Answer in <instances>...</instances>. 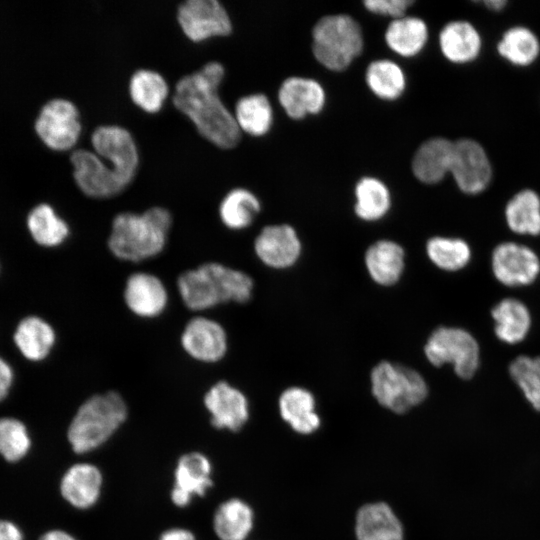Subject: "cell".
Masks as SVG:
<instances>
[{"label":"cell","instance_id":"8","mask_svg":"<svg viewBox=\"0 0 540 540\" xmlns=\"http://www.w3.org/2000/svg\"><path fill=\"white\" fill-rule=\"evenodd\" d=\"M82 124L76 105L63 98L46 102L35 121V131L50 149L66 151L78 141Z\"/></svg>","mask_w":540,"mask_h":540},{"label":"cell","instance_id":"37","mask_svg":"<svg viewBox=\"0 0 540 540\" xmlns=\"http://www.w3.org/2000/svg\"><path fill=\"white\" fill-rule=\"evenodd\" d=\"M429 260L444 271H458L470 261L469 245L460 238L435 236L426 243Z\"/></svg>","mask_w":540,"mask_h":540},{"label":"cell","instance_id":"32","mask_svg":"<svg viewBox=\"0 0 540 540\" xmlns=\"http://www.w3.org/2000/svg\"><path fill=\"white\" fill-rule=\"evenodd\" d=\"M128 90L134 104L149 113L159 111L169 94L165 78L151 69L136 70L129 80Z\"/></svg>","mask_w":540,"mask_h":540},{"label":"cell","instance_id":"16","mask_svg":"<svg viewBox=\"0 0 540 540\" xmlns=\"http://www.w3.org/2000/svg\"><path fill=\"white\" fill-rule=\"evenodd\" d=\"M212 465L202 453L190 452L182 455L174 470V485L171 500L178 507L190 504L194 496H204L213 486Z\"/></svg>","mask_w":540,"mask_h":540},{"label":"cell","instance_id":"22","mask_svg":"<svg viewBox=\"0 0 540 540\" xmlns=\"http://www.w3.org/2000/svg\"><path fill=\"white\" fill-rule=\"evenodd\" d=\"M279 414L292 430L308 435L321 425L312 392L300 386L286 388L278 399Z\"/></svg>","mask_w":540,"mask_h":540},{"label":"cell","instance_id":"43","mask_svg":"<svg viewBox=\"0 0 540 540\" xmlns=\"http://www.w3.org/2000/svg\"><path fill=\"white\" fill-rule=\"evenodd\" d=\"M159 540H195V535L185 528H171L163 532Z\"/></svg>","mask_w":540,"mask_h":540},{"label":"cell","instance_id":"19","mask_svg":"<svg viewBox=\"0 0 540 540\" xmlns=\"http://www.w3.org/2000/svg\"><path fill=\"white\" fill-rule=\"evenodd\" d=\"M124 301L135 315L153 318L165 310L168 293L157 276L146 272H136L131 274L125 283Z\"/></svg>","mask_w":540,"mask_h":540},{"label":"cell","instance_id":"45","mask_svg":"<svg viewBox=\"0 0 540 540\" xmlns=\"http://www.w3.org/2000/svg\"><path fill=\"white\" fill-rule=\"evenodd\" d=\"M39 540H76V539L65 531L51 530L43 534Z\"/></svg>","mask_w":540,"mask_h":540},{"label":"cell","instance_id":"25","mask_svg":"<svg viewBox=\"0 0 540 540\" xmlns=\"http://www.w3.org/2000/svg\"><path fill=\"white\" fill-rule=\"evenodd\" d=\"M384 40L395 54L413 57L419 54L428 40V27L424 20L411 15H403L391 20Z\"/></svg>","mask_w":540,"mask_h":540},{"label":"cell","instance_id":"6","mask_svg":"<svg viewBox=\"0 0 540 540\" xmlns=\"http://www.w3.org/2000/svg\"><path fill=\"white\" fill-rule=\"evenodd\" d=\"M370 383L375 400L396 414L408 412L428 395L427 382L418 371L388 360L372 368Z\"/></svg>","mask_w":540,"mask_h":540},{"label":"cell","instance_id":"34","mask_svg":"<svg viewBox=\"0 0 540 540\" xmlns=\"http://www.w3.org/2000/svg\"><path fill=\"white\" fill-rule=\"evenodd\" d=\"M261 210L257 196L246 188H234L221 200L219 216L229 229L242 230L250 226Z\"/></svg>","mask_w":540,"mask_h":540},{"label":"cell","instance_id":"33","mask_svg":"<svg viewBox=\"0 0 540 540\" xmlns=\"http://www.w3.org/2000/svg\"><path fill=\"white\" fill-rule=\"evenodd\" d=\"M234 116L241 131L251 136H263L273 123L272 105L265 94L242 96L235 104Z\"/></svg>","mask_w":540,"mask_h":540},{"label":"cell","instance_id":"12","mask_svg":"<svg viewBox=\"0 0 540 540\" xmlns=\"http://www.w3.org/2000/svg\"><path fill=\"white\" fill-rule=\"evenodd\" d=\"M254 251L259 260L276 270L294 266L302 253V243L297 231L289 224L265 226L254 241Z\"/></svg>","mask_w":540,"mask_h":540},{"label":"cell","instance_id":"41","mask_svg":"<svg viewBox=\"0 0 540 540\" xmlns=\"http://www.w3.org/2000/svg\"><path fill=\"white\" fill-rule=\"evenodd\" d=\"M413 3L411 0H366L363 5L371 13L391 17L393 20L406 15Z\"/></svg>","mask_w":540,"mask_h":540},{"label":"cell","instance_id":"10","mask_svg":"<svg viewBox=\"0 0 540 540\" xmlns=\"http://www.w3.org/2000/svg\"><path fill=\"white\" fill-rule=\"evenodd\" d=\"M178 24L187 38L199 42L232 31L230 16L218 0H186L176 13Z\"/></svg>","mask_w":540,"mask_h":540},{"label":"cell","instance_id":"17","mask_svg":"<svg viewBox=\"0 0 540 540\" xmlns=\"http://www.w3.org/2000/svg\"><path fill=\"white\" fill-rule=\"evenodd\" d=\"M204 404L217 429L240 430L249 418L246 396L228 382L219 381L204 396Z\"/></svg>","mask_w":540,"mask_h":540},{"label":"cell","instance_id":"2","mask_svg":"<svg viewBox=\"0 0 540 540\" xmlns=\"http://www.w3.org/2000/svg\"><path fill=\"white\" fill-rule=\"evenodd\" d=\"M171 225V213L160 206L141 214L119 213L112 221L109 250L123 261L138 262L155 257L163 251Z\"/></svg>","mask_w":540,"mask_h":540},{"label":"cell","instance_id":"39","mask_svg":"<svg viewBox=\"0 0 540 540\" xmlns=\"http://www.w3.org/2000/svg\"><path fill=\"white\" fill-rule=\"evenodd\" d=\"M509 373L533 408L540 411V356L515 358Z\"/></svg>","mask_w":540,"mask_h":540},{"label":"cell","instance_id":"3","mask_svg":"<svg viewBox=\"0 0 540 540\" xmlns=\"http://www.w3.org/2000/svg\"><path fill=\"white\" fill-rule=\"evenodd\" d=\"M177 287L184 304L201 311L220 303H246L252 297L253 279L243 271L209 262L183 272Z\"/></svg>","mask_w":540,"mask_h":540},{"label":"cell","instance_id":"29","mask_svg":"<svg viewBox=\"0 0 540 540\" xmlns=\"http://www.w3.org/2000/svg\"><path fill=\"white\" fill-rule=\"evenodd\" d=\"M495 334L503 342L516 344L527 335L531 326L529 310L521 301L506 298L492 309Z\"/></svg>","mask_w":540,"mask_h":540},{"label":"cell","instance_id":"4","mask_svg":"<svg viewBox=\"0 0 540 540\" xmlns=\"http://www.w3.org/2000/svg\"><path fill=\"white\" fill-rule=\"evenodd\" d=\"M127 405L114 391L88 398L77 410L67 432L76 453L90 452L105 443L124 423Z\"/></svg>","mask_w":540,"mask_h":540},{"label":"cell","instance_id":"46","mask_svg":"<svg viewBox=\"0 0 540 540\" xmlns=\"http://www.w3.org/2000/svg\"><path fill=\"white\" fill-rule=\"evenodd\" d=\"M485 4L487 5L488 8L499 11L506 5V1L490 0V1H486Z\"/></svg>","mask_w":540,"mask_h":540},{"label":"cell","instance_id":"24","mask_svg":"<svg viewBox=\"0 0 540 540\" xmlns=\"http://www.w3.org/2000/svg\"><path fill=\"white\" fill-rule=\"evenodd\" d=\"M454 142L434 137L424 141L412 158L414 176L422 183L436 184L451 170Z\"/></svg>","mask_w":540,"mask_h":540},{"label":"cell","instance_id":"20","mask_svg":"<svg viewBox=\"0 0 540 540\" xmlns=\"http://www.w3.org/2000/svg\"><path fill=\"white\" fill-rule=\"evenodd\" d=\"M364 262L368 275L376 284L390 287L398 283L403 275L405 250L396 241L377 240L367 248Z\"/></svg>","mask_w":540,"mask_h":540},{"label":"cell","instance_id":"13","mask_svg":"<svg viewBox=\"0 0 540 540\" xmlns=\"http://www.w3.org/2000/svg\"><path fill=\"white\" fill-rule=\"evenodd\" d=\"M496 279L510 287L531 284L540 272V261L529 247L514 242L499 244L492 254Z\"/></svg>","mask_w":540,"mask_h":540},{"label":"cell","instance_id":"30","mask_svg":"<svg viewBox=\"0 0 540 540\" xmlns=\"http://www.w3.org/2000/svg\"><path fill=\"white\" fill-rule=\"evenodd\" d=\"M354 211L366 222L381 220L391 207V194L387 185L372 176L362 177L355 185Z\"/></svg>","mask_w":540,"mask_h":540},{"label":"cell","instance_id":"35","mask_svg":"<svg viewBox=\"0 0 540 540\" xmlns=\"http://www.w3.org/2000/svg\"><path fill=\"white\" fill-rule=\"evenodd\" d=\"M27 227L33 240L44 247H56L69 235L67 223L46 203L35 206L28 214Z\"/></svg>","mask_w":540,"mask_h":540},{"label":"cell","instance_id":"7","mask_svg":"<svg viewBox=\"0 0 540 540\" xmlns=\"http://www.w3.org/2000/svg\"><path fill=\"white\" fill-rule=\"evenodd\" d=\"M426 359L435 367L452 364L456 375L470 379L479 366V346L476 339L458 327L436 328L424 345Z\"/></svg>","mask_w":540,"mask_h":540},{"label":"cell","instance_id":"21","mask_svg":"<svg viewBox=\"0 0 540 540\" xmlns=\"http://www.w3.org/2000/svg\"><path fill=\"white\" fill-rule=\"evenodd\" d=\"M357 540H404V528L392 508L384 502L359 508L355 519Z\"/></svg>","mask_w":540,"mask_h":540},{"label":"cell","instance_id":"31","mask_svg":"<svg viewBox=\"0 0 540 540\" xmlns=\"http://www.w3.org/2000/svg\"><path fill=\"white\" fill-rule=\"evenodd\" d=\"M365 81L370 91L382 100L399 98L406 88V75L402 67L390 59H377L369 63Z\"/></svg>","mask_w":540,"mask_h":540},{"label":"cell","instance_id":"14","mask_svg":"<svg viewBox=\"0 0 540 540\" xmlns=\"http://www.w3.org/2000/svg\"><path fill=\"white\" fill-rule=\"evenodd\" d=\"M450 173L463 192L483 191L491 179V166L481 145L471 139L455 141Z\"/></svg>","mask_w":540,"mask_h":540},{"label":"cell","instance_id":"11","mask_svg":"<svg viewBox=\"0 0 540 540\" xmlns=\"http://www.w3.org/2000/svg\"><path fill=\"white\" fill-rule=\"evenodd\" d=\"M70 162L77 186L89 197H112L125 189L112 167L95 152L77 149L70 155Z\"/></svg>","mask_w":540,"mask_h":540},{"label":"cell","instance_id":"36","mask_svg":"<svg viewBox=\"0 0 540 540\" xmlns=\"http://www.w3.org/2000/svg\"><path fill=\"white\" fill-rule=\"evenodd\" d=\"M505 217L509 228L518 234H540V198L532 190H522L507 204Z\"/></svg>","mask_w":540,"mask_h":540},{"label":"cell","instance_id":"42","mask_svg":"<svg viewBox=\"0 0 540 540\" xmlns=\"http://www.w3.org/2000/svg\"><path fill=\"white\" fill-rule=\"evenodd\" d=\"M13 382V371L10 365L0 357V401L9 393Z\"/></svg>","mask_w":540,"mask_h":540},{"label":"cell","instance_id":"15","mask_svg":"<svg viewBox=\"0 0 540 540\" xmlns=\"http://www.w3.org/2000/svg\"><path fill=\"white\" fill-rule=\"evenodd\" d=\"M181 345L193 359L213 363L221 360L227 352V334L217 321L197 316L184 327Z\"/></svg>","mask_w":540,"mask_h":540},{"label":"cell","instance_id":"40","mask_svg":"<svg viewBox=\"0 0 540 540\" xmlns=\"http://www.w3.org/2000/svg\"><path fill=\"white\" fill-rule=\"evenodd\" d=\"M30 448L25 425L14 418L0 419V454L10 462L18 461Z\"/></svg>","mask_w":540,"mask_h":540},{"label":"cell","instance_id":"1","mask_svg":"<svg viewBox=\"0 0 540 540\" xmlns=\"http://www.w3.org/2000/svg\"><path fill=\"white\" fill-rule=\"evenodd\" d=\"M224 74L220 62L206 63L177 81L172 102L191 120L202 137L219 148L230 149L240 142L241 130L234 113L218 94Z\"/></svg>","mask_w":540,"mask_h":540},{"label":"cell","instance_id":"38","mask_svg":"<svg viewBox=\"0 0 540 540\" xmlns=\"http://www.w3.org/2000/svg\"><path fill=\"white\" fill-rule=\"evenodd\" d=\"M498 52L515 65H529L539 54L537 37L529 29L514 27L506 31L498 44Z\"/></svg>","mask_w":540,"mask_h":540},{"label":"cell","instance_id":"44","mask_svg":"<svg viewBox=\"0 0 540 540\" xmlns=\"http://www.w3.org/2000/svg\"><path fill=\"white\" fill-rule=\"evenodd\" d=\"M0 540H22V534L13 523L0 520Z\"/></svg>","mask_w":540,"mask_h":540},{"label":"cell","instance_id":"26","mask_svg":"<svg viewBox=\"0 0 540 540\" xmlns=\"http://www.w3.org/2000/svg\"><path fill=\"white\" fill-rule=\"evenodd\" d=\"M55 338L52 326L37 316L23 318L13 335L14 343L21 354L31 361L45 359L54 346Z\"/></svg>","mask_w":540,"mask_h":540},{"label":"cell","instance_id":"28","mask_svg":"<svg viewBox=\"0 0 540 540\" xmlns=\"http://www.w3.org/2000/svg\"><path fill=\"white\" fill-rule=\"evenodd\" d=\"M253 524L252 508L238 498L221 503L213 516V529L220 540H245Z\"/></svg>","mask_w":540,"mask_h":540},{"label":"cell","instance_id":"9","mask_svg":"<svg viewBox=\"0 0 540 540\" xmlns=\"http://www.w3.org/2000/svg\"><path fill=\"white\" fill-rule=\"evenodd\" d=\"M91 142L95 153L110 161L114 173L126 188L139 165L138 148L130 131L118 125H102L93 131Z\"/></svg>","mask_w":540,"mask_h":540},{"label":"cell","instance_id":"5","mask_svg":"<svg viewBox=\"0 0 540 540\" xmlns=\"http://www.w3.org/2000/svg\"><path fill=\"white\" fill-rule=\"evenodd\" d=\"M363 47L361 26L350 15L323 16L312 29L313 55L331 71L345 70L361 54Z\"/></svg>","mask_w":540,"mask_h":540},{"label":"cell","instance_id":"23","mask_svg":"<svg viewBox=\"0 0 540 540\" xmlns=\"http://www.w3.org/2000/svg\"><path fill=\"white\" fill-rule=\"evenodd\" d=\"M102 483V474L95 465L77 463L63 475L60 491L69 504L78 509H87L98 501Z\"/></svg>","mask_w":540,"mask_h":540},{"label":"cell","instance_id":"27","mask_svg":"<svg viewBox=\"0 0 540 540\" xmlns=\"http://www.w3.org/2000/svg\"><path fill=\"white\" fill-rule=\"evenodd\" d=\"M442 54L454 63L475 59L480 51L481 39L476 29L466 21L447 23L439 34Z\"/></svg>","mask_w":540,"mask_h":540},{"label":"cell","instance_id":"18","mask_svg":"<svg viewBox=\"0 0 540 540\" xmlns=\"http://www.w3.org/2000/svg\"><path fill=\"white\" fill-rule=\"evenodd\" d=\"M278 101L290 118L299 120L322 111L326 103V92L315 79L291 76L281 83Z\"/></svg>","mask_w":540,"mask_h":540}]
</instances>
